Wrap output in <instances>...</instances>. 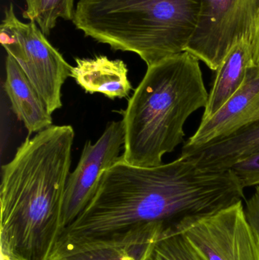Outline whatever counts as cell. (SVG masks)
<instances>
[{
	"instance_id": "30bf717a",
	"label": "cell",
	"mask_w": 259,
	"mask_h": 260,
	"mask_svg": "<svg viewBox=\"0 0 259 260\" xmlns=\"http://www.w3.org/2000/svg\"><path fill=\"white\" fill-rule=\"evenodd\" d=\"M166 225L152 223L106 238L61 244L49 260H147Z\"/></svg>"
},
{
	"instance_id": "ac0fdd59",
	"label": "cell",
	"mask_w": 259,
	"mask_h": 260,
	"mask_svg": "<svg viewBox=\"0 0 259 260\" xmlns=\"http://www.w3.org/2000/svg\"><path fill=\"white\" fill-rule=\"evenodd\" d=\"M246 218L252 228L259 234V186L246 203L245 211Z\"/></svg>"
},
{
	"instance_id": "d6986e66",
	"label": "cell",
	"mask_w": 259,
	"mask_h": 260,
	"mask_svg": "<svg viewBox=\"0 0 259 260\" xmlns=\"http://www.w3.org/2000/svg\"><path fill=\"white\" fill-rule=\"evenodd\" d=\"M250 41L253 53L254 66L259 68V9L254 23Z\"/></svg>"
},
{
	"instance_id": "e0dca14e",
	"label": "cell",
	"mask_w": 259,
	"mask_h": 260,
	"mask_svg": "<svg viewBox=\"0 0 259 260\" xmlns=\"http://www.w3.org/2000/svg\"><path fill=\"white\" fill-rule=\"evenodd\" d=\"M243 189L259 186V151L231 168Z\"/></svg>"
},
{
	"instance_id": "2e32d148",
	"label": "cell",
	"mask_w": 259,
	"mask_h": 260,
	"mask_svg": "<svg viewBox=\"0 0 259 260\" xmlns=\"http://www.w3.org/2000/svg\"><path fill=\"white\" fill-rule=\"evenodd\" d=\"M147 260H203L170 224L163 230Z\"/></svg>"
},
{
	"instance_id": "9c48e42d",
	"label": "cell",
	"mask_w": 259,
	"mask_h": 260,
	"mask_svg": "<svg viewBox=\"0 0 259 260\" xmlns=\"http://www.w3.org/2000/svg\"><path fill=\"white\" fill-rule=\"evenodd\" d=\"M259 122V68L249 69L246 79L232 97L200 126L182 147L187 154L225 140Z\"/></svg>"
},
{
	"instance_id": "7a4b0ae2",
	"label": "cell",
	"mask_w": 259,
	"mask_h": 260,
	"mask_svg": "<svg viewBox=\"0 0 259 260\" xmlns=\"http://www.w3.org/2000/svg\"><path fill=\"white\" fill-rule=\"evenodd\" d=\"M75 131L51 126L27 137L2 168L1 256L49 260L61 232Z\"/></svg>"
},
{
	"instance_id": "9a60e30c",
	"label": "cell",
	"mask_w": 259,
	"mask_h": 260,
	"mask_svg": "<svg viewBox=\"0 0 259 260\" xmlns=\"http://www.w3.org/2000/svg\"><path fill=\"white\" fill-rule=\"evenodd\" d=\"M75 0H25L23 18L34 21L41 31L49 35L58 18L73 20Z\"/></svg>"
},
{
	"instance_id": "8992f818",
	"label": "cell",
	"mask_w": 259,
	"mask_h": 260,
	"mask_svg": "<svg viewBox=\"0 0 259 260\" xmlns=\"http://www.w3.org/2000/svg\"><path fill=\"white\" fill-rule=\"evenodd\" d=\"M170 224L203 260H259V234L247 221L242 201Z\"/></svg>"
},
{
	"instance_id": "6da1fadb",
	"label": "cell",
	"mask_w": 259,
	"mask_h": 260,
	"mask_svg": "<svg viewBox=\"0 0 259 260\" xmlns=\"http://www.w3.org/2000/svg\"><path fill=\"white\" fill-rule=\"evenodd\" d=\"M243 190L232 170L202 168L190 156L156 167L134 166L121 157L103 173L94 198L56 247L214 212L242 201Z\"/></svg>"
},
{
	"instance_id": "4fadbf2b",
	"label": "cell",
	"mask_w": 259,
	"mask_h": 260,
	"mask_svg": "<svg viewBox=\"0 0 259 260\" xmlns=\"http://www.w3.org/2000/svg\"><path fill=\"white\" fill-rule=\"evenodd\" d=\"M254 67L253 53L249 37H243L231 47L216 70L212 88L202 120L212 117L243 85L248 70Z\"/></svg>"
},
{
	"instance_id": "52a82bcc",
	"label": "cell",
	"mask_w": 259,
	"mask_h": 260,
	"mask_svg": "<svg viewBox=\"0 0 259 260\" xmlns=\"http://www.w3.org/2000/svg\"><path fill=\"white\" fill-rule=\"evenodd\" d=\"M259 0H201L199 21L186 51L216 71L234 44L251 38Z\"/></svg>"
},
{
	"instance_id": "ba28073f",
	"label": "cell",
	"mask_w": 259,
	"mask_h": 260,
	"mask_svg": "<svg viewBox=\"0 0 259 260\" xmlns=\"http://www.w3.org/2000/svg\"><path fill=\"white\" fill-rule=\"evenodd\" d=\"M124 143L123 120L108 123L95 143L89 141L85 143L80 160L67 180L62 204L61 235L91 203L103 173L121 157L120 153Z\"/></svg>"
},
{
	"instance_id": "ffe728a7",
	"label": "cell",
	"mask_w": 259,
	"mask_h": 260,
	"mask_svg": "<svg viewBox=\"0 0 259 260\" xmlns=\"http://www.w3.org/2000/svg\"><path fill=\"white\" fill-rule=\"evenodd\" d=\"M1 257H2V260H12V259H8V258L4 257V256H1Z\"/></svg>"
},
{
	"instance_id": "5b68a950",
	"label": "cell",
	"mask_w": 259,
	"mask_h": 260,
	"mask_svg": "<svg viewBox=\"0 0 259 260\" xmlns=\"http://www.w3.org/2000/svg\"><path fill=\"white\" fill-rule=\"evenodd\" d=\"M0 42L38 90L49 112L52 114L62 108V87L71 76L72 67L34 21L26 24L17 18L12 3L5 10Z\"/></svg>"
},
{
	"instance_id": "277c9868",
	"label": "cell",
	"mask_w": 259,
	"mask_h": 260,
	"mask_svg": "<svg viewBox=\"0 0 259 260\" xmlns=\"http://www.w3.org/2000/svg\"><path fill=\"white\" fill-rule=\"evenodd\" d=\"M200 8L201 0H79L72 21L86 36L150 67L187 50Z\"/></svg>"
},
{
	"instance_id": "3957f363",
	"label": "cell",
	"mask_w": 259,
	"mask_h": 260,
	"mask_svg": "<svg viewBox=\"0 0 259 260\" xmlns=\"http://www.w3.org/2000/svg\"><path fill=\"white\" fill-rule=\"evenodd\" d=\"M199 61L185 51L147 67L123 111L126 163L159 166L183 142L186 121L208 103Z\"/></svg>"
},
{
	"instance_id": "5bb4252c",
	"label": "cell",
	"mask_w": 259,
	"mask_h": 260,
	"mask_svg": "<svg viewBox=\"0 0 259 260\" xmlns=\"http://www.w3.org/2000/svg\"><path fill=\"white\" fill-rule=\"evenodd\" d=\"M258 151L259 122L228 139L182 155L190 156L202 168L229 170Z\"/></svg>"
},
{
	"instance_id": "7c38bea8",
	"label": "cell",
	"mask_w": 259,
	"mask_h": 260,
	"mask_svg": "<svg viewBox=\"0 0 259 260\" xmlns=\"http://www.w3.org/2000/svg\"><path fill=\"white\" fill-rule=\"evenodd\" d=\"M71 77L87 93H100L111 100L127 97L132 89L127 67L123 60H111L107 56L76 59Z\"/></svg>"
},
{
	"instance_id": "8fae6325",
	"label": "cell",
	"mask_w": 259,
	"mask_h": 260,
	"mask_svg": "<svg viewBox=\"0 0 259 260\" xmlns=\"http://www.w3.org/2000/svg\"><path fill=\"white\" fill-rule=\"evenodd\" d=\"M6 73L5 91L14 114L24 123L28 134L38 133L53 126L51 114L41 94L19 64L9 55L6 57Z\"/></svg>"
}]
</instances>
